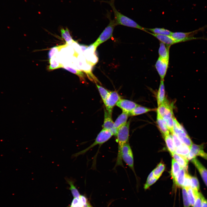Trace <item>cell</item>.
I'll return each mask as SVG.
<instances>
[{"label": "cell", "instance_id": "cell-1", "mask_svg": "<svg viewBox=\"0 0 207 207\" xmlns=\"http://www.w3.org/2000/svg\"><path fill=\"white\" fill-rule=\"evenodd\" d=\"M130 122L129 121L118 130L117 142L118 143V152L116 164L114 168L115 169L118 166H123L122 156V148L123 145L128 141Z\"/></svg>", "mask_w": 207, "mask_h": 207}, {"label": "cell", "instance_id": "cell-2", "mask_svg": "<svg viewBox=\"0 0 207 207\" xmlns=\"http://www.w3.org/2000/svg\"><path fill=\"white\" fill-rule=\"evenodd\" d=\"M115 0L103 1L108 3L111 7L114 15V20L116 25H122L128 27L136 28L148 32L146 28L143 27L131 19L122 14L117 10L114 5Z\"/></svg>", "mask_w": 207, "mask_h": 207}, {"label": "cell", "instance_id": "cell-3", "mask_svg": "<svg viewBox=\"0 0 207 207\" xmlns=\"http://www.w3.org/2000/svg\"><path fill=\"white\" fill-rule=\"evenodd\" d=\"M206 28H207V25L189 32H172L170 36L175 40L176 43L194 40H204L207 41L206 37H194L195 35L200 32L203 31Z\"/></svg>", "mask_w": 207, "mask_h": 207}, {"label": "cell", "instance_id": "cell-4", "mask_svg": "<svg viewBox=\"0 0 207 207\" xmlns=\"http://www.w3.org/2000/svg\"><path fill=\"white\" fill-rule=\"evenodd\" d=\"M110 15L111 13L108 11L107 16L110 20L109 23L97 40L91 45L94 47L95 51L99 45L112 37L114 28L116 25L114 19H111Z\"/></svg>", "mask_w": 207, "mask_h": 207}, {"label": "cell", "instance_id": "cell-5", "mask_svg": "<svg viewBox=\"0 0 207 207\" xmlns=\"http://www.w3.org/2000/svg\"><path fill=\"white\" fill-rule=\"evenodd\" d=\"M113 135L112 133L109 131L103 129L97 135L94 142L90 146L80 152H78L72 155L73 158L84 154L93 147L96 145H101L109 140Z\"/></svg>", "mask_w": 207, "mask_h": 207}, {"label": "cell", "instance_id": "cell-6", "mask_svg": "<svg viewBox=\"0 0 207 207\" xmlns=\"http://www.w3.org/2000/svg\"><path fill=\"white\" fill-rule=\"evenodd\" d=\"M122 159L132 170H134L133 157L132 152L128 142L125 143L122 148Z\"/></svg>", "mask_w": 207, "mask_h": 207}, {"label": "cell", "instance_id": "cell-7", "mask_svg": "<svg viewBox=\"0 0 207 207\" xmlns=\"http://www.w3.org/2000/svg\"><path fill=\"white\" fill-rule=\"evenodd\" d=\"M121 99V97L116 91L110 92L104 103L106 110L110 114L112 115L114 107Z\"/></svg>", "mask_w": 207, "mask_h": 207}, {"label": "cell", "instance_id": "cell-8", "mask_svg": "<svg viewBox=\"0 0 207 207\" xmlns=\"http://www.w3.org/2000/svg\"><path fill=\"white\" fill-rule=\"evenodd\" d=\"M103 129L110 132L113 135L116 136L118 130L114 126L112 115L110 114L107 111L104 110V119L103 125Z\"/></svg>", "mask_w": 207, "mask_h": 207}, {"label": "cell", "instance_id": "cell-9", "mask_svg": "<svg viewBox=\"0 0 207 207\" xmlns=\"http://www.w3.org/2000/svg\"><path fill=\"white\" fill-rule=\"evenodd\" d=\"M157 112L162 118L165 116L173 114L172 105L165 98L164 101L158 106Z\"/></svg>", "mask_w": 207, "mask_h": 207}, {"label": "cell", "instance_id": "cell-10", "mask_svg": "<svg viewBox=\"0 0 207 207\" xmlns=\"http://www.w3.org/2000/svg\"><path fill=\"white\" fill-rule=\"evenodd\" d=\"M169 61L158 57L155 65L161 80H164L168 69Z\"/></svg>", "mask_w": 207, "mask_h": 207}, {"label": "cell", "instance_id": "cell-11", "mask_svg": "<svg viewBox=\"0 0 207 207\" xmlns=\"http://www.w3.org/2000/svg\"><path fill=\"white\" fill-rule=\"evenodd\" d=\"M116 105L120 108L122 111L129 114L134 108L139 105L132 101L121 99Z\"/></svg>", "mask_w": 207, "mask_h": 207}, {"label": "cell", "instance_id": "cell-12", "mask_svg": "<svg viewBox=\"0 0 207 207\" xmlns=\"http://www.w3.org/2000/svg\"><path fill=\"white\" fill-rule=\"evenodd\" d=\"M191 162L198 170L207 187V169L196 158L192 159Z\"/></svg>", "mask_w": 207, "mask_h": 207}, {"label": "cell", "instance_id": "cell-13", "mask_svg": "<svg viewBox=\"0 0 207 207\" xmlns=\"http://www.w3.org/2000/svg\"><path fill=\"white\" fill-rule=\"evenodd\" d=\"M203 145H198L193 144L190 147V151L187 157L188 160H192L199 156L201 152L203 150Z\"/></svg>", "mask_w": 207, "mask_h": 207}, {"label": "cell", "instance_id": "cell-14", "mask_svg": "<svg viewBox=\"0 0 207 207\" xmlns=\"http://www.w3.org/2000/svg\"><path fill=\"white\" fill-rule=\"evenodd\" d=\"M148 33L155 37L161 42L167 45L171 46L176 43L173 38L170 35H159L154 34L148 32Z\"/></svg>", "mask_w": 207, "mask_h": 207}, {"label": "cell", "instance_id": "cell-15", "mask_svg": "<svg viewBox=\"0 0 207 207\" xmlns=\"http://www.w3.org/2000/svg\"><path fill=\"white\" fill-rule=\"evenodd\" d=\"M170 46L167 45L160 42L158 49L159 57L165 60L169 61V49Z\"/></svg>", "mask_w": 207, "mask_h": 207}, {"label": "cell", "instance_id": "cell-16", "mask_svg": "<svg viewBox=\"0 0 207 207\" xmlns=\"http://www.w3.org/2000/svg\"><path fill=\"white\" fill-rule=\"evenodd\" d=\"M129 114L128 113L122 111L114 122V126L117 130L121 126L124 125L127 122Z\"/></svg>", "mask_w": 207, "mask_h": 207}, {"label": "cell", "instance_id": "cell-17", "mask_svg": "<svg viewBox=\"0 0 207 207\" xmlns=\"http://www.w3.org/2000/svg\"><path fill=\"white\" fill-rule=\"evenodd\" d=\"M156 123L159 129L164 137L169 135V131L164 123L163 118L157 114Z\"/></svg>", "mask_w": 207, "mask_h": 207}, {"label": "cell", "instance_id": "cell-18", "mask_svg": "<svg viewBox=\"0 0 207 207\" xmlns=\"http://www.w3.org/2000/svg\"><path fill=\"white\" fill-rule=\"evenodd\" d=\"M165 98L164 81V80H161L157 96L158 106L164 101Z\"/></svg>", "mask_w": 207, "mask_h": 207}, {"label": "cell", "instance_id": "cell-19", "mask_svg": "<svg viewBox=\"0 0 207 207\" xmlns=\"http://www.w3.org/2000/svg\"><path fill=\"white\" fill-rule=\"evenodd\" d=\"M172 156L173 158L179 164L181 168L187 170L188 162V160L187 159L175 153Z\"/></svg>", "mask_w": 207, "mask_h": 207}, {"label": "cell", "instance_id": "cell-20", "mask_svg": "<svg viewBox=\"0 0 207 207\" xmlns=\"http://www.w3.org/2000/svg\"><path fill=\"white\" fill-rule=\"evenodd\" d=\"M65 179L66 183L70 186L69 189L70 190L74 198L79 197L80 195L78 191L74 185L75 181L74 180L71 178H69L67 177H65Z\"/></svg>", "mask_w": 207, "mask_h": 207}, {"label": "cell", "instance_id": "cell-21", "mask_svg": "<svg viewBox=\"0 0 207 207\" xmlns=\"http://www.w3.org/2000/svg\"><path fill=\"white\" fill-rule=\"evenodd\" d=\"M190 148L183 143L175 149V153L187 159Z\"/></svg>", "mask_w": 207, "mask_h": 207}, {"label": "cell", "instance_id": "cell-22", "mask_svg": "<svg viewBox=\"0 0 207 207\" xmlns=\"http://www.w3.org/2000/svg\"><path fill=\"white\" fill-rule=\"evenodd\" d=\"M186 170L181 168L174 182L178 187H183L184 182L185 175Z\"/></svg>", "mask_w": 207, "mask_h": 207}, {"label": "cell", "instance_id": "cell-23", "mask_svg": "<svg viewBox=\"0 0 207 207\" xmlns=\"http://www.w3.org/2000/svg\"><path fill=\"white\" fill-rule=\"evenodd\" d=\"M152 109L139 105L135 108L129 114L131 116H136L142 114L152 111Z\"/></svg>", "mask_w": 207, "mask_h": 207}, {"label": "cell", "instance_id": "cell-24", "mask_svg": "<svg viewBox=\"0 0 207 207\" xmlns=\"http://www.w3.org/2000/svg\"><path fill=\"white\" fill-rule=\"evenodd\" d=\"M164 137L168 150L172 155L175 153V149L172 135L169 134Z\"/></svg>", "mask_w": 207, "mask_h": 207}, {"label": "cell", "instance_id": "cell-25", "mask_svg": "<svg viewBox=\"0 0 207 207\" xmlns=\"http://www.w3.org/2000/svg\"><path fill=\"white\" fill-rule=\"evenodd\" d=\"M181 168L179 164L173 158L172 159L170 173L173 181L176 178Z\"/></svg>", "mask_w": 207, "mask_h": 207}, {"label": "cell", "instance_id": "cell-26", "mask_svg": "<svg viewBox=\"0 0 207 207\" xmlns=\"http://www.w3.org/2000/svg\"><path fill=\"white\" fill-rule=\"evenodd\" d=\"M178 137L183 144L189 147L190 148L193 144V143L186 132H183L177 135Z\"/></svg>", "mask_w": 207, "mask_h": 207}, {"label": "cell", "instance_id": "cell-27", "mask_svg": "<svg viewBox=\"0 0 207 207\" xmlns=\"http://www.w3.org/2000/svg\"><path fill=\"white\" fill-rule=\"evenodd\" d=\"M63 68L64 69L71 72L72 73L78 76L80 78V80L81 81L83 82H85V75L83 72L81 71L72 68H70L68 66H64Z\"/></svg>", "mask_w": 207, "mask_h": 207}, {"label": "cell", "instance_id": "cell-28", "mask_svg": "<svg viewBox=\"0 0 207 207\" xmlns=\"http://www.w3.org/2000/svg\"><path fill=\"white\" fill-rule=\"evenodd\" d=\"M147 30H149L154 34L159 35H165L170 36L172 32L163 28H147Z\"/></svg>", "mask_w": 207, "mask_h": 207}, {"label": "cell", "instance_id": "cell-29", "mask_svg": "<svg viewBox=\"0 0 207 207\" xmlns=\"http://www.w3.org/2000/svg\"><path fill=\"white\" fill-rule=\"evenodd\" d=\"M165 169L164 164L162 162L160 163L152 171L154 177L158 179Z\"/></svg>", "mask_w": 207, "mask_h": 207}, {"label": "cell", "instance_id": "cell-30", "mask_svg": "<svg viewBox=\"0 0 207 207\" xmlns=\"http://www.w3.org/2000/svg\"><path fill=\"white\" fill-rule=\"evenodd\" d=\"M174 118V116H164L162 118L164 123L171 133L174 132L173 125Z\"/></svg>", "mask_w": 207, "mask_h": 207}, {"label": "cell", "instance_id": "cell-31", "mask_svg": "<svg viewBox=\"0 0 207 207\" xmlns=\"http://www.w3.org/2000/svg\"><path fill=\"white\" fill-rule=\"evenodd\" d=\"M96 86L104 103L109 95L110 92L102 87L96 84Z\"/></svg>", "mask_w": 207, "mask_h": 207}, {"label": "cell", "instance_id": "cell-32", "mask_svg": "<svg viewBox=\"0 0 207 207\" xmlns=\"http://www.w3.org/2000/svg\"><path fill=\"white\" fill-rule=\"evenodd\" d=\"M68 45V43H66L65 44L55 46L51 48L48 53V58L49 60L51 59L56 53L60 51L62 48L66 47Z\"/></svg>", "mask_w": 207, "mask_h": 207}, {"label": "cell", "instance_id": "cell-33", "mask_svg": "<svg viewBox=\"0 0 207 207\" xmlns=\"http://www.w3.org/2000/svg\"><path fill=\"white\" fill-rule=\"evenodd\" d=\"M186 188L187 190L188 198L189 204L190 206L192 207L196 198L195 193L193 189L191 187Z\"/></svg>", "mask_w": 207, "mask_h": 207}, {"label": "cell", "instance_id": "cell-34", "mask_svg": "<svg viewBox=\"0 0 207 207\" xmlns=\"http://www.w3.org/2000/svg\"><path fill=\"white\" fill-rule=\"evenodd\" d=\"M158 179L154 177L153 171L149 174L147 178L146 181L144 186L145 189H148L151 185L154 184L157 180Z\"/></svg>", "mask_w": 207, "mask_h": 207}, {"label": "cell", "instance_id": "cell-35", "mask_svg": "<svg viewBox=\"0 0 207 207\" xmlns=\"http://www.w3.org/2000/svg\"><path fill=\"white\" fill-rule=\"evenodd\" d=\"M182 194L184 207H190V205L188 198L187 190L185 187H182Z\"/></svg>", "mask_w": 207, "mask_h": 207}, {"label": "cell", "instance_id": "cell-36", "mask_svg": "<svg viewBox=\"0 0 207 207\" xmlns=\"http://www.w3.org/2000/svg\"><path fill=\"white\" fill-rule=\"evenodd\" d=\"M191 187L194 191H198L199 189V183L196 177L191 176Z\"/></svg>", "mask_w": 207, "mask_h": 207}, {"label": "cell", "instance_id": "cell-37", "mask_svg": "<svg viewBox=\"0 0 207 207\" xmlns=\"http://www.w3.org/2000/svg\"><path fill=\"white\" fill-rule=\"evenodd\" d=\"M50 64L48 68L49 70H52L56 69L63 68V65L59 63H57L55 60H53L51 62L50 61H49Z\"/></svg>", "mask_w": 207, "mask_h": 207}, {"label": "cell", "instance_id": "cell-38", "mask_svg": "<svg viewBox=\"0 0 207 207\" xmlns=\"http://www.w3.org/2000/svg\"><path fill=\"white\" fill-rule=\"evenodd\" d=\"M195 195V199L192 207H201L202 204V200L200 196L201 193L198 191L193 190Z\"/></svg>", "mask_w": 207, "mask_h": 207}, {"label": "cell", "instance_id": "cell-39", "mask_svg": "<svg viewBox=\"0 0 207 207\" xmlns=\"http://www.w3.org/2000/svg\"><path fill=\"white\" fill-rule=\"evenodd\" d=\"M191 176L185 172L183 187L186 188L191 187Z\"/></svg>", "mask_w": 207, "mask_h": 207}, {"label": "cell", "instance_id": "cell-40", "mask_svg": "<svg viewBox=\"0 0 207 207\" xmlns=\"http://www.w3.org/2000/svg\"><path fill=\"white\" fill-rule=\"evenodd\" d=\"M79 199L83 207H93L90 204L87 197L84 195H80Z\"/></svg>", "mask_w": 207, "mask_h": 207}, {"label": "cell", "instance_id": "cell-41", "mask_svg": "<svg viewBox=\"0 0 207 207\" xmlns=\"http://www.w3.org/2000/svg\"><path fill=\"white\" fill-rule=\"evenodd\" d=\"M171 133L175 148H176L180 146L183 143L181 142L177 135L174 132Z\"/></svg>", "mask_w": 207, "mask_h": 207}, {"label": "cell", "instance_id": "cell-42", "mask_svg": "<svg viewBox=\"0 0 207 207\" xmlns=\"http://www.w3.org/2000/svg\"><path fill=\"white\" fill-rule=\"evenodd\" d=\"M68 207H83V206L78 197L74 198Z\"/></svg>", "mask_w": 207, "mask_h": 207}, {"label": "cell", "instance_id": "cell-43", "mask_svg": "<svg viewBox=\"0 0 207 207\" xmlns=\"http://www.w3.org/2000/svg\"><path fill=\"white\" fill-rule=\"evenodd\" d=\"M60 31L62 38L65 40L67 43L69 44V43H72L74 42L72 38H70L66 35L64 32V29L63 28H61Z\"/></svg>", "mask_w": 207, "mask_h": 207}, {"label": "cell", "instance_id": "cell-44", "mask_svg": "<svg viewBox=\"0 0 207 207\" xmlns=\"http://www.w3.org/2000/svg\"><path fill=\"white\" fill-rule=\"evenodd\" d=\"M202 200L201 207H207V200L205 199L202 193H200Z\"/></svg>", "mask_w": 207, "mask_h": 207}, {"label": "cell", "instance_id": "cell-45", "mask_svg": "<svg viewBox=\"0 0 207 207\" xmlns=\"http://www.w3.org/2000/svg\"><path fill=\"white\" fill-rule=\"evenodd\" d=\"M199 156L207 160V153L204 152V150L202 152Z\"/></svg>", "mask_w": 207, "mask_h": 207}, {"label": "cell", "instance_id": "cell-46", "mask_svg": "<svg viewBox=\"0 0 207 207\" xmlns=\"http://www.w3.org/2000/svg\"><path fill=\"white\" fill-rule=\"evenodd\" d=\"M64 32L66 35H67L70 38H72V37L69 33V30L68 28H66L65 30H64Z\"/></svg>", "mask_w": 207, "mask_h": 207}, {"label": "cell", "instance_id": "cell-47", "mask_svg": "<svg viewBox=\"0 0 207 207\" xmlns=\"http://www.w3.org/2000/svg\"><path fill=\"white\" fill-rule=\"evenodd\" d=\"M79 45L81 47L82 51L83 52L85 50L87 49V46H85L83 45L79 44Z\"/></svg>", "mask_w": 207, "mask_h": 207}]
</instances>
